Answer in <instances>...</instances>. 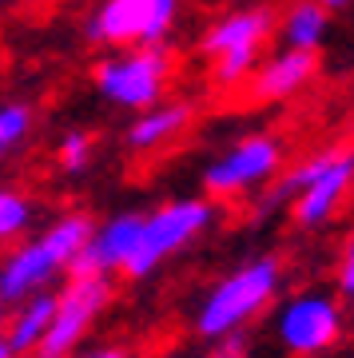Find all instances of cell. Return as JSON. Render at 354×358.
I'll list each match as a JSON object with an SVG mask.
<instances>
[{"mask_svg":"<svg viewBox=\"0 0 354 358\" xmlns=\"http://www.w3.org/2000/svg\"><path fill=\"white\" fill-rule=\"evenodd\" d=\"M315 4H318V8H327V13L334 16V13H346L354 0H315Z\"/></svg>","mask_w":354,"mask_h":358,"instance_id":"cell-21","label":"cell"},{"mask_svg":"<svg viewBox=\"0 0 354 358\" xmlns=\"http://www.w3.org/2000/svg\"><path fill=\"white\" fill-rule=\"evenodd\" d=\"M92 155H96V140L92 131H64L60 143H56V164H60L64 176H84L92 167Z\"/></svg>","mask_w":354,"mask_h":358,"instance_id":"cell-17","label":"cell"},{"mask_svg":"<svg viewBox=\"0 0 354 358\" xmlns=\"http://www.w3.org/2000/svg\"><path fill=\"white\" fill-rule=\"evenodd\" d=\"M278 287H283V263L275 255H255L239 263L203 294L195 310V334L207 343L239 346V334L278 299Z\"/></svg>","mask_w":354,"mask_h":358,"instance_id":"cell-2","label":"cell"},{"mask_svg":"<svg viewBox=\"0 0 354 358\" xmlns=\"http://www.w3.org/2000/svg\"><path fill=\"white\" fill-rule=\"evenodd\" d=\"M4 331H8V307L0 303V338H4Z\"/></svg>","mask_w":354,"mask_h":358,"instance_id":"cell-24","label":"cell"},{"mask_svg":"<svg viewBox=\"0 0 354 358\" xmlns=\"http://www.w3.org/2000/svg\"><path fill=\"white\" fill-rule=\"evenodd\" d=\"M171 72H176V60L167 48H120L96 60L92 80L112 108L139 115L155 103H164Z\"/></svg>","mask_w":354,"mask_h":358,"instance_id":"cell-7","label":"cell"},{"mask_svg":"<svg viewBox=\"0 0 354 358\" xmlns=\"http://www.w3.org/2000/svg\"><path fill=\"white\" fill-rule=\"evenodd\" d=\"M139 223H143L139 211H120V215L96 223L88 235V243H84V251L72 263V275L108 279L112 271H124V263L132 259V247L139 239Z\"/></svg>","mask_w":354,"mask_h":358,"instance_id":"cell-11","label":"cell"},{"mask_svg":"<svg viewBox=\"0 0 354 358\" xmlns=\"http://www.w3.org/2000/svg\"><path fill=\"white\" fill-rule=\"evenodd\" d=\"M215 358H251V355H243L239 346H223V350H219Z\"/></svg>","mask_w":354,"mask_h":358,"instance_id":"cell-22","label":"cell"},{"mask_svg":"<svg viewBox=\"0 0 354 358\" xmlns=\"http://www.w3.org/2000/svg\"><path fill=\"white\" fill-rule=\"evenodd\" d=\"M28 136H32V108L20 100L0 103V164L20 152Z\"/></svg>","mask_w":354,"mask_h":358,"instance_id":"cell-16","label":"cell"},{"mask_svg":"<svg viewBox=\"0 0 354 358\" xmlns=\"http://www.w3.org/2000/svg\"><path fill=\"white\" fill-rule=\"evenodd\" d=\"M191 120H195V108L187 100H164L148 112H139L124 140L132 152H160L191 128Z\"/></svg>","mask_w":354,"mask_h":358,"instance_id":"cell-13","label":"cell"},{"mask_svg":"<svg viewBox=\"0 0 354 358\" xmlns=\"http://www.w3.org/2000/svg\"><path fill=\"white\" fill-rule=\"evenodd\" d=\"M215 223V203L207 195H183V199H167L155 211L143 215L139 223V239L132 247V259L124 263V279L139 282L152 279L167 259H176L179 251H187L203 231Z\"/></svg>","mask_w":354,"mask_h":358,"instance_id":"cell-5","label":"cell"},{"mask_svg":"<svg viewBox=\"0 0 354 358\" xmlns=\"http://www.w3.org/2000/svg\"><path fill=\"white\" fill-rule=\"evenodd\" d=\"M0 358H16V355H13V346L4 343V338H0Z\"/></svg>","mask_w":354,"mask_h":358,"instance_id":"cell-25","label":"cell"},{"mask_svg":"<svg viewBox=\"0 0 354 358\" xmlns=\"http://www.w3.org/2000/svg\"><path fill=\"white\" fill-rule=\"evenodd\" d=\"M346 315L339 294L299 291L275 310V338L291 358H323L342 343Z\"/></svg>","mask_w":354,"mask_h":358,"instance_id":"cell-9","label":"cell"},{"mask_svg":"<svg viewBox=\"0 0 354 358\" xmlns=\"http://www.w3.org/2000/svg\"><path fill=\"white\" fill-rule=\"evenodd\" d=\"M346 131H351V143H354V112H351V124H346Z\"/></svg>","mask_w":354,"mask_h":358,"instance_id":"cell-26","label":"cell"},{"mask_svg":"<svg viewBox=\"0 0 354 358\" xmlns=\"http://www.w3.org/2000/svg\"><path fill=\"white\" fill-rule=\"evenodd\" d=\"M108 303H112V279L72 275L64 282V291H56V315H52L44 343L36 346V358H72L96 327V319L108 310Z\"/></svg>","mask_w":354,"mask_h":358,"instance_id":"cell-10","label":"cell"},{"mask_svg":"<svg viewBox=\"0 0 354 358\" xmlns=\"http://www.w3.org/2000/svg\"><path fill=\"white\" fill-rule=\"evenodd\" d=\"M4 4H8V0H0V8H4Z\"/></svg>","mask_w":354,"mask_h":358,"instance_id":"cell-27","label":"cell"},{"mask_svg":"<svg viewBox=\"0 0 354 358\" xmlns=\"http://www.w3.org/2000/svg\"><path fill=\"white\" fill-rule=\"evenodd\" d=\"M278 13L271 4H243L215 16L199 36V56L211 68L215 88H239L263 64L267 44L275 40Z\"/></svg>","mask_w":354,"mask_h":358,"instance_id":"cell-4","label":"cell"},{"mask_svg":"<svg viewBox=\"0 0 354 358\" xmlns=\"http://www.w3.org/2000/svg\"><path fill=\"white\" fill-rule=\"evenodd\" d=\"M334 287H339V299H354V231L342 243L339 267H334Z\"/></svg>","mask_w":354,"mask_h":358,"instance_id":"cell-19","label":"cell"},{"mask_svg":"<svg viewBox=\"0 0 354 358\" xmlns=\"http://www.w3.org/2000/svg\"><path fill=\"white\" fill-rule=\"evenodd\" d=\"M339 303H342V315H346V322L354 327V299H339Z\"/></svg>","mask_w":354,"mask_h":358,"instance_id":"cell-23","label":"cell"},{"mask_svg":"<svg viewBox=\"0 0 354 358\" xmlns=\"http://www.w3.org/2000/svg\"><path fill=\"white\" fill-rule=\"evenodd\" d=\"M183 20V0H100L84 20L96 48H167Z\"/></svg>","mask_w":354,"mask_h":358,"instance_id":"cell-6","label":"cell"},{"mask_svg":"<svg viewBox=\"0 0 354 358\" xmlns=\"http://www.w3.org/2000/svg\"><path fill=\"white\" fill-rule=\"evenodd\" d=\"M76 358H132V355L120 350V346H96V350H80Z\"/></svg>","mask_w":354,"mask_h":358,"instance_id":"cell-20","label":"cell"},{"mask_svg":"<svg viewBox=\"0 0 354 358\" xmlns=\"http://www.w3.org/2000/svg\"><path fill=\"white\" fill-rule=\"evenodd\" d=\"M354 192V148H323L278 176L267 187L259 211L291 207L295 227L318 231L342 211V203Z\"/></svg>","mask_w":354,"mask_h":358,"instance_id":"cell-1","label":"cell"},{"mask_svg":"<svg viewBox=\"0 0 354 358\" xmlns=\"http://www.w3.org/2000/svg\"><path fill=\"white\" fill-rule=\"evenodd\" d=\"M330 36V13L318 8L315 0H291L275 20V40L278 48H291V52H323Z\"/></svg>","mask_w":354,"mask_h":358,"instance_id":"cell-14","label":"cell"},{"mask_svg":"<svg viewBox=\"0 0 354 358\" xmlns=\"http://www.w3.org/2000/svg\"><path fill=\"white\" fill-rule=\"evenodd\" d=\"M283 176V140L271 131H251L219 152L203 167V192L207 199H239L259 187H271Z\"/></svg>","mask_w":354,"mask_h":358,"instance_id":"cell-8","label":"cell"},{"mask_svg":"<svg viewBox=\"0 0 354 358\" xmlns=\"http://www.w3.org/2000/svg\"><path fill=\"white\" fill-rule=\"evenodd\" d=\"M28 223H32V203H28V195L13 192V187H0V243L24 235Z\"/></svg>","mask_w":354,"mask_h":358,"instance_id":"cell-18","label":"cell"},{"mask_svg":"<svg viewBox=\"0 0 354 358\" xmlns=\"http://www.w3.org/2000/svg\"><path fill=\"white\" fill-rule=\"evenodd\" d=\"M52 315H56V291H40L24 303H16V310H8L4 343L13 346V355H36V346L44 343L52 327Z\"/></svg>","mask_w":354,"mask_h":358,"instance_id":"cell-15","label":"cell"},{"mask_svg":"<svg viewBox=\"0 0 354 358\" xmlns=\"http://www.w3.org/2000/svg\"><path fill=\"white\" fill-rule=\"evenodd\" d=\"M318 76V56L315 52H291L278 48L263 56V64L255 68V76L247 80L255 103H283L295 100L303 88H311V80Z\"/></svg>","mask_w":354,"mask_h":358,"instance_id":"cell-12","label":"cell"},{"mask_svg":"<svg viewBox=\"0 0 354 358\" xmlns=\"http://www.w3.org/2000/svg\"><path fill=\"white\" fill-rule=\"evenodd\" d=\"M92 227L96 223L88 215L72 211V215H60L56 223H48L36 239L8 251V259L0 263V303L16 307V303H24L40 291H52V282L60 279L64 271H72L76 255L88 243Z\"/></svg>","mask_w":354,"mask_h":358,"instance_id":"cell-3","label":"cell"}]
</instances>
